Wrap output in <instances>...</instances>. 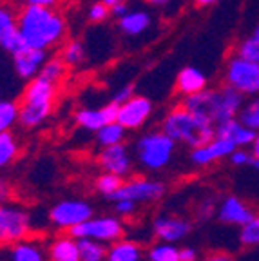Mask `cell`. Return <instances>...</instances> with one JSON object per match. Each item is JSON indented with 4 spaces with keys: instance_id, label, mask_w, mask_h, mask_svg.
I'll return each mask as SVG.
<instances>
[{
    "instance_id": "7a4b0ae2",
    "label": "cell",
    "mask_w": 259,
    "mask_h": 261,
    "mask_svg": "<svg viewBox=\"0 0 259 261\" xmlns=\"http://www.w3.org/2000/svg\"><path fill=\"white\" fill-rule=\"evenodd\" d=\"M243 103V94L227 84H221L218 87H205L199 93L185 96L182 100V106L185 109L214 127L221 122L238 118Z\"/></svg>"
},
{
    "instance_id": "484cf974",
    "label": "cell",
    "mask_w": 259,
    "mask_h": 261,
    "mask_svg": "<svg viewBox=\"0 0 259 261\" xmlns=\"http://www.w3.org/2000/svg\"><path fill=\"white\" fill-rule=\"evenodd\" d=\"M125 138H127V129L118 122H109L96 130V143L100 147L125 143Z\"/></svg>"
},
{
    "instance_id": "b9f144b4",
    "label": "cell",
    "mask_w": 259,
    "mask_h": 261,
    "mask_svg": "<svg viewBox=\"0 0 259 261\" xmlns=\"http://www.w3.org/2000/svg\"><path fill=\"white\" fill-rule=\"evenodd\" d=\"M11 200V187L6 179H0V203H8Z\"/></svg>"
},
{
    "instance_id": "74e56055",
    "label": "cell",
    "mask_w": 259,
    "mask_h": 261,
    "mask_svg": "<svg viewBox=\"0 0 259 261\" xmlns=\"http://www.w3.org/2000/svg\"><path fill=\"white\" fill-rule=\"evenodd\" d=\"M138 211V203L131 200H114V212H116V216H120L122 220H129L136 214Z\"/></svg>"
},
{
    "instance_id": "d590c367",
    "label": "cell",
    "mask_w": 259,
    "mask_h": 261,
    "mask_svg": "<svg viewBox=\"0 0 259 261\" xmlns=\"http://www.w3.org/2000/svg\"><path fill=\"white\" fill-rule=\"evenodd\" d=\"M109 16H111V8L107 4H103L101 0L91 4L89 9H87V20L91 24H103Z\"/></svg>"
},
{
    "instance_id": "d4e9b609",
    "label": "cell",
    "mask_w": 259,
    "mask_h": 261,
    "mask_svg": "<svg viewBox=\"0 0 259 261\" xmlns=\"http://www.w3.org/2000/svg\"><path fill=\"white\" fill-rule=\"evenodd\" d=\"M60 58L65 62L69 69H76V67H82L87 60V49H85V44L78 38H69L64 44L60 45Z\"/></svg>"
},
{
    "instance_id": "603a6c76",
    "label": "cell",
    "mask_w": 259,
    "mask_h": 261,
    "mask_svg": "<svg viewBox=\"0 0 259 261\" xmlns=\"http://www.w3.org/2000/svg\"><path fill=\"white\" fill-rule=\"evenodd\" d=\"M116 24L123 37L138 38L150 29L152 16L145 9H129V13H125L122 18H118Z\"/></svg>"
},
{
    "instance_id": "7c38bea8",
    "label": "cell",
    "mask_w": 259,
    "mask_h": 261,
    "mask_svg": "<svg viewBox=\"0 0 259 261\" xmlns=\"http://www.w3.org/2000/svg\"><path fill=\"white\" fill-rule=\"evenodd\" d=\"M13 60V69H15V74L20 80H33L35 76H38L44 67L45 60L49 58L47 51H42V49H35L29 47V45L22 44L20 47L16 49L15 53L9 55Z\"/></svg>"
},
{
    "instance_id": "83f0119b",
    "label": "cell",
    "mask_w": 259,
    "mask_h": 261,
    "mask_svg": "<svg viewBox=\"0 0 259 261\" xmlns=\"http://www.w3.org/2000/svg\"><path fill=\"white\" fill-rule=\"evenodd\" d=\"M234 53L241 55L245 58H250L254 62H259V24H255L248 31L247 37H243L236 44Z\"/></svg>"
},
{
    "instance_id": "8992f818",
    "label": "cell",
    "mask_w": 259,
    "mask_h": 261,
    "mask_svg": "<svg viewBox=\"0 0 259 261\" xmlns=\"http://www.w3.org/2000/svg\"><path fill=\"white\" fill-rule=\"evenodd\" d=\"M223 84L234 87L245 98L259 94V62L232 53L223 67Z\"/></svg>"
},
{
    "instance_id": "d6a6232c",
    "label": "cell",
    "mask_w": 259,
    "mask_h": 261,
    "mask_svg": "<svg viewBox=\"0 0 259 261\" xmlns=\"http://www.w3.org/2000/svg\"><path fill=\"white\" fill-rule=\"evenodd\" d=\"M238 118L248 125L250 129L259 130V94L250 98H245V103L239 111Z\"/></svg>"
},
{
    "instance_id": "9a60e30c",
    "label": "cell",
    "mask_w": 259,
    "mask_h": 261,
    "mask_svg": "<svg viewBox=\"0 0 259 261\" xmlns=\"http://www.w3.org/2000/svg\"><path fill=\"white\" fill-rule=\"evenodd\" d=\"M118 106L114 102H109L101 107H80L74 111L73 120L80 129L96 133L100 127H103L109 122H116Z\"/></svg>"
},
{
    "instance_id": "f1b7e54d",
    "label": "cell",
    "mask_w": 259,
    "mask_h": 261,
    "mask_svg": "<svg viewBox=\"0 0 259 261\" xmlns=\"http://www.w3.org/2000/svg\"><path fill=\"white\" fill-rule=\"evenodd\" d=\"M147 259L149 261H179V249L176 243L169 241H156L147 250Z\"/></svg>"
},
{
    "instance_id": "3957f363",
    "label": "cell",
    "mask_w": 259,
    "mask_h": 261,
    "mask_svg": "<svg viewBox=\"0 0 259 261\" xmlns=\"http://www.w3.org/2000/svg\"><path fill=\"white\" fill-rule=\"evenodd\" d=\"M58 96V84L42 76L28 82L18 100V123L24 129H37L51 116Z\"/></svg>"
},
{
    "instance_id": "4dcf8cb0",
    "label": "cell",
    "mask_w": 259,
    "mask_h": 261,
    "mask_svg": "<svg viewBox=\"0 0 259 261\" xmlns=\"http://www.w3.org/2000/svg\"><path fill=\"white\" fill-rule=\"evenodd\" d=\"M80 257L82 261H106L107 257V247L106 243L91 238H80Z\"/></svg>"
},
{
    "instance_id": "2e32d148",
    "label": "cell",
    "mask_w": 259,
    "mask_h": 261,
    "mask_svg": "<svg viewBox=\"0 0 259 261\" xmlns=\"http://www.w3.org/2000/svg\"><path fill=\"white\" fill-rule=\"evenodd\" d=\"M18 11L8 0H0V49L8 55L15 53L22 45V38L16 31Z\"/></svg>"
},
{
    "instance_id": "9c48e42d",
    "label": "cell",
    "mask_w": 259,
    "mask_h": 261,
    "mask_svg": "<svg viewBox=\"0 0 259 261\" xmlns=\"http://www.w3.org/2000/svg\"><path fill=\"white\" fill-rule=\"evenodd\" d=\"M167 187L165 184L158 181V179H149L143 176H133L131 179L123 181L120 191L111 198V200H131L134 203H154L160 201L165 196Z\"/></svg>"
},
{
    "instance_id": "7402d4cb",
    "label": "cell",
    "mask_w": 259,
    "mask_h": 261,
    "mask_svg": "<svg viewBox=\"0 0 259 261\" xmlns=\"http://www.w3.org/2000/svg\"><path fill=\"white\" fill-rule=\"evenodd\" d=\"M255 133L257 130L245 125L239 118L227 120V122H221L216 125V136H221V138L228 140L236 147H248L250 149L252 142L255 138Z\"/></svg>"
},
{
    "instance_id": "44dd1931",
    "label": "cell",
    "mask_w": 259,
    "mask_h": 261,
    "mask_svg": "<svg viewBox=\"0 0 259 261\" xmlns=\"http://www.w3.org/2000/svg\"><path fill=\"white\" fill-rule=\"evenodd\" d=\"M45 254H47V261H82L78 238L69 232L49 241Z\"/></svg>"
},
{
    "instance_id": "52a82bcc",
    "label": "cell",
    "mask_w": 259,
    "mask_h": 261,
    "mask_svg": "<svg viewBox=\"0 0 259 261\" xmlns=\"http://www.w3.org/2000/svg\"><path fill=\"white\" fill-rule=\"evenodd\" d=\"M33 220L24 207L15 203H0V247L31 236Z\"/></svg>"
},
{
    "instance_id": "8fae6325",
    "label": "cell",
    "mask_w": 259,
    "mask_h": 261,
    "mask_svg": "<svg viewBox=\"0 0 259 261\" xmlns=\"http://www.w3.org/2000/svg\"><path fill=\"white\" fill-rule=\"evenodd\" d=\"M154 113V103L147 96L142 94H133V96L118 106L116 122L122 123L127 130H138L147 125Z\"/></svg>"
},
{
    "instance_id": "f35d334b",
    "label": "cell",
    "mask_w": 259,
    "mask_h": 261,
    "mask_svg": "<svg viewBox=\"0 0 259 261\" xmlns=\"http://www.w3.org/2000/svg\"><path fill=\"white\" fill-rule=\"evenodd\" d=\"M134 94V87L131 84H125V86H120L116 91L113 93V102L116 106H122L123 102H127L131 96Z\"/></svg>"
},
{
    "instance_id": "f907efd6",
    "label": "cell",
    "mask_w": 259,
    "mask_h": 261,
    "mask_svg": "<svg viewBox=\"0 0 259 261\" xmlns=\"http://www.w3.org/2000/svg\"><path fill=\"white\" fill-rule=\"evenodd\" d=\"M252 167H255L259 171V160H254V163H252Z\"/></svg>"
},
{
    "instance_id": "cb8c5ba5",
    "label": "cell",
    "mask_w": 259,
    "mask_h": 261,
    "mask_svg": "<svg viewBox=\"0 0 259 261\" xmlns=\"http://www.w3.org/2000/svg\"><path fill=\"white\" fill-rule=\"evenodd\" d=\"M142 257L143 250L140 247V243L120 238V240L109 243L106 261H142Z\"/></svg>"
},
{
    "instance_id": "816d5d0a",
    "label": "cell",
    "mask_w": 259,
    "mask_h": 261,
    "mask_svg": "<svg viewBox=\"0 0 259 261\" xmlns=\"http://www.w3.org/2000/svg\"><path fill=\"white\" fill-rule=\"evenodd\" d=\"M65 2H71V0H65Z\"/></svg>"
},
{
    "instance_id": "f546056e",
    "label": "cell",
    "mask_w": 259,
    "mask_h": 261,
    "mask_svg": "<svg viewBox=\"0 0 259 261\" xmlns=\"http://www.w3.org/2000/svg\"><path fill=\"white\" fill-rule=\"evenodd\" d=\"M123 181H125V178H122V176H116V174H113V172L103 171L94 179V189H96V192H100L101 196H106V198L111 200V198L120 191Z\"/></svg>"
},
{
    "instance_id": "e0dca14e",
    "label": "cell",
    "mask_w": 259,
    "mask_h": 261,
    "mask_svg": "<svg viewBox=\"0 0 259 261\" xmlns=\"http://www.w3.org/2000/svg\"><path fill=\"white\" fill-rule=\"evenodd\" d=\"M236 149V145L221 136H214L211 142L203 143V145L191 149V163L196 167H209L212 163L225 160L230 156V152Z\"/></svg>"
},
{
    "instance_id": "bcb514c9",
    "label": "cell",
    "mask_w": 259,
    "mask_h": 261,
    "mask_svg": "<svg viewBox=\"0 0 259 261\" xmlns=\"http://www.w3.org/2000/svg\"><path fill=\"white\" fill-rule=\"evenodd\" d=\"M250 152H252V156H254V160H259V130L255 133V138L250 145Z\"/></svg>"
},
{
    "instance_id": "ee69618b",
    "label": "cell",
    "mask_w": 259,
    "mask_h": 261,
    "mask_svg": "<svg viewBox=\"0 0 259 261\" xmlns=\"http://www.w3.org/2000/svg\"><path fill=\"white\" fill-rule=\"evenodd\" d=\"M129 4H127V2H122V4H116V6H113V8H111V16H114V18H122L123 15H125V13H129Z\"/></svg>"
},
{
    "instance_id": "c3c4849f",
    "label": "cell",
    "mask_w": 259,
    "mask_h": 261,
    "mask_svg": "<svg viewBox=\"0 0 259 261\" xmlns=\"http://www.w3.org/2000/svg\"><path fill=\"white\" fill-rule=\"evenodd\" d=\"M218 0H194V4L198 6V8H209V6L216 4Z\"/></svg>"
},
{
    "instance_id": "681fc988",
    "label": "cell",
    "mask_w": 259,
    "mask_h": 261,
    "mask_svg": "<svg viewBox=\"0 0 259 261\" xmlns=\"http://www.w3.org/2000/svg\"><path fill=\"white\" fill-rule=\"evenodd\" d=\"M103 4H107L109 8H113V6H116V4H122V2H125V0H101Z\"/></svg>"
},
{
    "instance_id": "836d02e7",
    "label": "cell",
    "mask_w": 259,
    "mask_h": 261,
    "mask_svg": "<svg viewBox=\"0 0 259 261\" xmlns=\"http://www.w3.org/2000/svg\"><path fill=\"white\" fill-rule=\"evenodd\" d=\"M18 123V102L0 100V133L13 130Z\"/></svg>"
},
{
    "instance_id": "5b68a950",
    "label": "cell",
    "mask_w": 259,
    "mask_h": 261,
    "mask_svg": "<svg viewBox=\"0 0 259 261\" xmlns=\"http://www.w3.org/2000/svg\"><path fill=\"white\" fill-rule=\"evenodd\" d=\"M178 143L165 130H147L134 143V158L145 171H162L172 162Z\"/></svg>"
},
{
    "instance_id": "4fadbf2b",
    "label": "cell",
    "mask_w": 259,
    "mask_h": 261,
    "mask_svg": "<svg viewBox=\"0 0 259 261\" xmlns=\"http://www.w3.org/2000/svg\"><path fill=\"white\" fill-rule=\"evenodd\" d=\"M98 165L101 171L113 172L116 176L127 178L133 172V154H131L129 147L125 143H116V145L101 147V151L98 152Z\"/></svg>"
},
{
    "instance_id": "7bdbcfd3",
    "label": "cell",
    "mask_w": 259,
    "mask_h": 261,
    "mask_svg": "<svg viewBox=\"0 0 259 261\" xmlns=\"http://www.w3.org/2000/svg\"><path fill=\"white\" fill-rule=\"evenodd\" d=\"M20 6H58L60 0H16Z\"/></svg>"
},
{
    "instance_id": "f6af8a7d",
    "label": "cell",
    "mask_w": 259,
    "mask_h": 261,
    "mask_svg": "<svg viewBox=\"0 0 259 261\" xmlns=\"http://www.w3.org/2000/svg\"><path fill=\"white\" fill-rule=\"evenodd\" d=\"M201 261H232V257H230V254H227V252H214V254H209V256Z\"/></svg>"
},
{
    "instance_id": "ffe728a7",
    "label": "cell",
    "mask_w": 259,
    "mask_h": 261,
    "mask_svg": "<svg viewBox=\"0 0 259 261\" xmlns=\"http://www.w3.org/2000/svg\"><path fill=\"white\" fill-rule=\"evenodd\" d=\"M205 87H209V76L205 74V71H201L199 67L194 65H187L176 74L174 89L182 98L196 94L199 91H203Z\"/></svg>"
},
{
    "instance_id": "30bf717a",
    "label": "cell",
    "mask_w": 259,
    "mask_h": 261,
    "mask_svg": "<svg viewBox=\"0 0 259 261\" xmlns=\"http://www.w3.org/2000/svg\"><path fill=\"white\" fill-rule=\"evenodd\" d=\"M94 216L93 205L85 200H62L49 211V221L60 230L69 232L73 227Z\"/></svg>"
},
{
    "instance_id": "4316f807",
    "label": "cell",
    "mask_w": 259,
    "mask_h": 261,
    "mask_svg": "<svg viewBox=\"0 0 259 261\" xmlns=\"http://www.w3.org/2000/svg\"><path fill=\"white\" fill-rule=\"evenodd\" d=\"M18 152H20V143H18V138L13 135V130L0 133V169L11 165Z\"/></svg>"
},
{
    "instance_id": "6da1fadb",
    "label": "cell",
    "mask_w": 259,
    "mask_h": 261,
    "mask_svg": "<svg viewBox=\"0 0 259 261\" xmlns=\"http://www.w3.org/2000/svg\"><path fill=\"white\" fill-rule=\"evenodd\" d=\"M16 31L24 45L49 53L65 42L69 24L58 6H22L16 18Z\"/></svg>"
},
{
    "instance_id": "277c9868",
    "label": "cell",
    "mask_w": 259,
    "mask_h": 261,
    "mask_svg": "<svg viewBox=\"0 0 259 261\" xmlns=\"http://www.w3.org/2000/svg\"><path fill=\"white\" fill-rule=\"evenodd\" d=\"M162 130H165L170 138L179 145H185L189 149L203 145V143L211 142L216 136V127L206 123L205 120L198 118L189 109L179 103L172 107L162 120Z\"/></svg>"
},
{
    "instance_id": "ac0fdd59",
    "label": "cell",
    "mask_w": 259,
    "mask_h": 261,
    "mask_svg": "<svg viewBox=\"0 0 259 261\" xmlns=\"http://www.w3.org/2000/svg\"><path fill=\"white\" fill-rule=\"evenodd\" d=\"M0 261H47L45 249L37 240L24 238L20 241L0 247Z\"/></svg>"
},
{
    "instance_id": "e575fe53",
    "label": "cell",
    "mask_w": 259,
    "mask_h": 261,
    "mask_svg": "<svg viewBox=\"0 0 259 261\" xmlns=\"http://www.w3.org/2000/svg\"><path fill=\"white\" fill-rule=\"evenodd\" d=\"M239 241L245 247H259V214H254L248 223L239 227Z\"/></svg>"
},
{
    "instance_id": "60d3db41",
    "label": "cell",
    "mask_w": 259,
    "mask_h": 261,
    "mask_svg": "<svg viewBox=\"0 0 259 261\" xmlns=\"http://www.w3.org/2000/svg\"><path fill=\"white\" fill-rule=\"evenodd\" d=\"M179 261H198V252L192 247H183L179 249Z\"/></svg>"
},
{
    "instance_id": "8d00e7d4",
    "label": "cell",
    "mask_w": 259,
    "mask_h": 261,
    "mask_svg": "<svg viewBox=\"0 0 259 261\" xmlns=\"http://www.w3.org/2000/svg\"><path fill=\"white\" fill-rule=\"evenodd\" d=\"M228 160L234 167H247V165L254 163V156H252L250 151H247V147H236L228 156Z\"/></svg>"
},
{
    "instance_id": "d6986e66",
    "label": "cell",
    "mask_w": 259,
    "mask_h": 261,
    "mask_svg": "<svg viewBox=\"0 0 259 261\" xmlns=\"http://www.w3.org/2000/svg\"><path fill=\"white\" fill-rule=\"evenodd\" d=\"M218 218L225 225L243 227L254 218V211L243 200H239L238 196H227L218 207Z\"/></svg>"
},
{
    "instance_id": "5bb4252c",
    "label": "cell",
    "mask_w": 259,
    "mask_h": 261,
    "mask_svg": "<svg viewBox=\"0 0 259 261\" xmlns=\"http://www.w3.org/2000/svg\"><path fill=\"white\" fill-rule=\"evenodd\" d=\"M152 232L160 241L178 243L192 232V221L172 214H160L152 221Z\"/></svg>"
},
{
    "instance_id": "ba28073f",
    "label": "cell",
    "mask_w": 259,
    "mask_h": 261,
    "mask_svg": "<svg viewBox=\"0 0 259 261\" xmlns=\"http://www.w3.org/2000/svg\"><path fill=\"white\" fill-rule=\"evenodd\" d=\"M125 232V225L120 216H93L84 223L76 225L69 230L74 238H91V240L101 241V243H113L120 240Z\"/></svg>"
},
{
    "instance_id": "7dc6e473",
    "label": "cell",
    "mask_w": 259,
    "mask_h": 261,
    "mask_svg": "<svg viewBox=\"0 0 259 261\" xmlns=\"http://www.w3.org/2000/svg\"><path fill=\"white\" fill-rule=\"evenodd\" d=\"M149 6H154V8H163L170 2V0H145Z\"/></svg>"
},
{
    "instance_id": "ab89813d",
    "label": "cell",
    "mask_w": 259,
    "mask_h": 261,
    "mask_svg": "<svg viewBox=\"0 0 259 261\" xmlns=\"http://www.w3.org/2000/svg\"><path fill=\"white\" fill-rule=\"evenodd\" d=\"M214 212H216V203L209 198V200L201 201V205H199L198 218L199 220H211V218L214 216Z\"/></svg>"
},
{
    "instance_id": "1f68e13d",
    "label": "cell",
    "mask_w": 259,
    "mask_h": 261,
    "mask_svg": "<svg viewBox=\"0 0 259 261\" xmlns=\"http://www.w3.org/2000/svg\"><path fill=\"white\" fill-rule=\"evenodd\" d=\"M67 71H69V67L65 65V62L60 58V55H57V57H49L47 60H45L44 67H42L38 76L45 78V80H49V82H55V84L60 86V82L65 78Z\"/></svg>"
}]
</instances>
